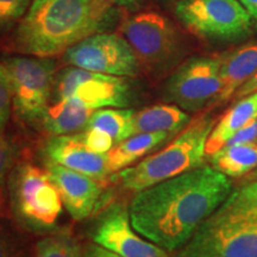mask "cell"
<instances>
[{"label":"cell","instance_id":"6da1fadb","mask_svg":"<svg viewBox=\"0 0 257 257\" xmlns=\"http://www.w3.org/2000/svg\"><path fill=\"white\" fill-rule=\"evenodd\" d=\"M231 192L229 176L201 166L136 193L128 205L131 223L144 238L175 252Z\"/></svg>","mask_w":257,"mask_h":257},{"label":"cell","instance_id":"7a4b0ae2","mask_svg":"<svg viewBox=\"0 0 257 257\" xmlns=\"http://www.w3.org/2000/svg\"><path fill=\"white\" fill-rule=\"evenodd\" d=\"M119 19L107 0H34L19 22L14 47L29 56L54 57L100 32Z\"/></svg>","mask_w":257,"mask_h":257},{"label":"cell","instance_id":"3957f363","mask_svg":"<svg viewBox=\"0 0 257 257\" xmlns=\"http://www.w3.org/2000/svg\"><path fill=\"white\" fill-rule=\"evenodd\" d=\"M172 257H257V181L229 197Z\"/></svg>","mask_w":257,"mask_h":257},{"label":"cell","instance_id":"277c9868","mask_svg":"<svg viewBox=\"0 0 257 257\" xmlns=\"http://www.w3.org/2000/svg\"><path fill=\"white\" fill-rule=\"evenodd\" d=\"M210 114L189 121L181 133L157 153L150 154L136 165L117 172L113 181L125 191L138 193L154 185L202 166L206 157L207 138L214 126Z\"/></svg>","mask_w":257,"mask_h":257},{"label":"cell","instance_id":"5b68a950","mask_svg":"<svg viewBox=\"0 0 257 257\" xmlns=\"http://www.w3.org/2000/svg\"><path fill=\"white\" fill-rule=\"evenodd\" d=\"M8 193L12 213L22 226L32 232L55 229L63 202L47 169L19 163L10 172Z\"/></svg>","mask_w":257,"mask_h":257},{"label":"cell","instance_id":"8992f818","mask_svg":"<svg viewBox=\"0 0 257 257\" xmlns=\"http://www.w3.org/2000/svg\"><path fill=\"white\" fill-rule=\"evenodd\" d=\"M12 93V108L25 123L42 121L55 88L56 63L51 57L11 56L2 60Z\"/></svg>","mask_w":257,"mask_h":257},{"label":"cell","instance_id":"52a82bcc","mask_svg":"<svg viewBox=\"0 0 257 257\" xmlns=\"http://www.w3.org/2000/svg\"><path fill=\"white\" fill-rule=\"evenodd\" d=\"M121 35L136 54L141 66L163 70L175 63L182 54L178 29L157 12H141L121 23Z\"/></svg>","mask_w":257,"mask_h":257},{"label":"cell","instance_id":"ba28073f","mask_svg":"<svg viewBox=\"0 0 257 257\" xmlns=\"http://www.w3.org/2000/svg\"><path fill=\"white\" fill-rule=\"evenodd\" d=\"M175 15L195 36L236 41L248 36L252 19L238 0H179Z\"/></svg>","mask_w":257,"mask_h":257},{"label":"cell","instance_id":"9c48e42d","mask_svg":"<svg viewBox=\"0 0 257 257\" xmlns=\"http://www.w3.org/2000/svg\"><path fill=\"white\" fill-rule=\"evenodd\" d=\"M56 100L73 99L93 111L106 107H127L133 100L126 78L70 67L55 79Z\"/></svg>","mask_w":257,"mask_h":257},{"label":"cell","instance_id":"30bf717a","mask_svg":"<svg viewBox=\"0 0 257 257\" xmlns=\"http://www.w3.org/2000/svg\"><path fill=\"white\" fill-rule=\"evenodd\" d=\"M64 61L70 67L121 78H135L142 68L123 35L108 31L75 44L64 53Z\"/></svg>","mask_w":257,"mask_h":257},{"label":"cell","instance_id":"8fae6325","mask_svg":"<svg viewBox=\"0 0 257 257\" xmlns=\"http://www.w3.org/2000/svg\"><path fill=\"white\" fill-rule=\"evenodd\" d=\"M220 59L193 57L181 64L165 86V99L186 112H198L219 96Z\"/></svg>","mask_w":257,"mask_h":257},{"label":"cell","instance_id":"7c38bea8","mask_svg":"<svg viewBox=\"0 0 257 257\" xmlns=\"http://www.w3.org/2000/svg\"><path fill=\"white\" fill-rule=\"evenodd\" d=\"M89 234L93 242L121 257H169L165 249L135 230L128 207L123 202H114L106 208Z\"/></svg>","mask_w":257,"mask_h":257},{"label":"cell","instance_id":"4fadbf2b","mask_svg":"<svg viewBox=\"0 0 257 257\" xmlns=\"http://www.w3.org/2000/svg\"><path fill=\"white\" fill-rule=\"evenodd\" d=\"M47 172L59 189L63 206L73 219H86L99 207L102 197L100 181L54 163H47Z\"/></svg>","mask_w":257,"mask_h":257},{"label":"cell","instance_id":"5bb4252c","mask_svg":"<svg viewBox=\"0 0 257 257\" xmlns=\"http://www.w3.org/2000/svg\"><path fill=\"white\" fill-rule=\"evenodd\" d=\"M47 163H54L102 181L111 174L106 154H96L83 143L80 133L53 136L43 146Z\"/></svg>","mask_w":257,"mask_h":257},{"label":"cell","instance_id":"9a60e30c","mask_svg":"<svg viewBox=\"0 0 257 257\" xmlns=\"http://www.w3.org/2000/svg\"><path fill=\"white\" fill-rule=\"evenodd\" d=\"M257 72V43L231 51L220 59V78L223 88L217 104L227 101L237 89Z\"/></svg>","mask_w":257,"mask_h":257},{"label":"cell","instance_id":"2e32d148","mask_svg":"<svg viewBox=\"0 0 257 257\" xmlns=\"http://www.w3.org/2000/svg\"><path fill=\"white\" fill-rule=\"evenodd\" d=\"M253 119H257V93L238 99L232 107L225 112L218 123L214 124L205 148L206 156L221 149L237 131Z\"/></svg>","mask_w":257,"mask_h":257},{"label":"cell","instance_id":"e0dca14e","mask_svg":"<svg viewBox=\"0 0 257 257\" xmlns=\"http://www.w3.org/2000/svg\"><path fill=\"white\" fill-rule=\"evenodd\" d=\"M191 117L174 104H159L135 113V134L166 133L176 136L187 126Z\"/></svg>","mask_w":257,"mask_h":257},{"label":"cell","instance_id":"ac0fdd59","mask_svg":"<svg viewBox=\"0 0 257 257\" xmlns=\"http://www.w3.org/2000/svg\"><path fill=\"white\" fill-rule=\"evenodd\" d=\"M173 136L166 133L135 134L115 144L108 152L107 161L111 174L131 167L168 142Z\"/></svg>","mask_w":257,"mask_h":257},{"label":"cell","instance_id":"d6986e66","mask_svg":"<svg viewBox=\"0 0 257 257\" xmlns=\"http://www.w3.org/2000/svg\"><path fill=\"white\" fill-rule=\"evenodd\" d=\"M93 112L73 99L56 100L49 106L41 124L51 136L70 135L83 130Z\"/></svg>","mask_w":257,"mask_h":257},{"label":"cell","instance_id":"ffe728a7","mask_svg":"<svg viewBox=\"0 0 257 257\" xmlns=\"http://www.w3.org/2000/svg\"><path fill=\"white\" fill-rule=\"evenodd\" d=\"M213 168L229 178H240L257 167V142L225 146L208 156Z\"/></svg>","mask_w":257,"mask_h":257},{"label":"cell","instance_id":"44dd1931","mask_svg":"<svg viewBox=\"0 0 257 257\" xmlns=\"http://www.w3.org/2000/svg\"><path fill=\"white\" fill-rule=\"evenodd\" d=\"M136 111L126 107H106L93 112L85 128H99L118 144L135 135L134 118ZM83 128V130H85Z\"/></svg>","mask_w":257,"mask_h":257},{"label":"cell","instance_id":"7402d4cb","mask_svg":"<svg viewBox=\"0 0 257 257\" xmlns=\"http://www.w3.org/2000/svg\"><path fill=\"white\" fill-rule=\"evenodd\" d=\"M35 257H83L80 245L69 233L44 237L36 245Z\"/></svg>","mask_w":257,"mask_h":257},{"label":"cell","instance_id":"603a6c76","mask_svg":"<svg viewBox=\"0 0 257 257\" xmlns=\"http://www.w3.org/2000/svg\"><path fill=\"white\" fill-rule=\"evenodd\" d=\"M14 163V150L11 144L0 134V218L5 210L6 192H8V180Z\"/></svg>","mask_w":257,"mask_h":257},{"label":"cell","instance_id":"cb8c5ba5","mask_svg":"<svg viewBox=\"0 0 257 257\" xmlns=\"http://www.w3.org/2000/svg\"><path fill=\"white\" fill-rule=\"evenodd\" d=\"M34 0H0V30L21 21Z\"/></svg>","mask_w":257,"mask_h":257},{"label":"cell","instance_id":"d4e9b609","mask_svg":"<svg viewBox=\"0 0 257 257\" xmlns=\"http://www.w3.org/2000/svg\"><path fill=\"white\" fill-rule=\"evenodd\" d=\"M80 136L85 146L96 154H107L115 146L113 138L99 128H85Z\"/></svg>","mask_w":257,"mask_h":257},{"label":"cell","instance_id":"484cf974","mask_svg":"<svg viewBox=\"0 0 257 257\" xmlns=\"http://www.w3.org/2000/svg\"><path fill=\"white\" fill-rule=\"evenodd\" d=\"M12 111V93L8 73L0 62V134L5 130Z\"/></svg>","mask_w":257,"mask_h":257},{"label":"cell","instance_id":"4316f807","mask_svg":"<svg viewBox=\"0 0 257 257\" xmlns=\"http://www.w3.org/2000/svg\"><path fill=\"white\" fill-rule=\"evenodd\" d=\"M253 142H257V119L250 121L246 126H244L239 131H237L227 141L225 146H237V144H246Z\"/></svg>","mask_w":257,"mask_h":257},{"label":"cell","instance_id":"83f0119b","mask_svg":"<svg viewBox=\"0 0 257 257\" xmlns=\"http://www.w3.org/2000/svg\"><path fill=\"white\" fill-rule=\"evenodd\" d=\"M0 257H25L8 231L0 224Z\"/></svg>","mask_w":257,"mask_h":257},{"label":"cell","instance_id":"f1b7e54d","mask_svg":"<svg viewBox=\"0 0 257 257\" xmlns=\"http://www.w3.org/2000/svg\"><path fill=\"white\" fill-rule=\"evenodd\" d=\"M83 257H121L96 243H89L83 250Z\"/></svg>","mask_w":257,"mask_h":257},{"label":"cell","instance_id":"f546056e","mask_svg":"<svg viewBox=\"0 0 257 257\" xmlns=\"http://www.w3.org/2000/svg\"><path fill=\"white\" fill-rule=\"evenodd\" d=\"M253 93H257V72L253 74L248 81L244 82L243 85L237 89L236 93H234V98L242 99L250 94H253Z\"/></svg>","mask_w":257,"mask_h":257},{"label":"cell","instance_id":"4dcf8cb0","mask_svg":"<svg viewBox=\"0 0 257 257\" xmlns=\"http://www.w3.org/2000/svg\"><path fill=\"white\" fill-rule=\"evenodd\" d=\"M107 2H110L117 8H123L130 10V11H136L141 4L140 0H107Z\"/></svg>","mask_w":257,"mask_h":257},{"label":"cell","instance_id":"1f68e13d","mask_svg":"<svg viewBox=\"0 0 257 257\" xmlns=\"http://www.w3.org/2000/svg\"><path fill=\"white\" fill-rule=\"evenodd\" d=\"M238 2L257 25V0H238Z\"/></svg>","mask_w":257,"mask_h":257},{"label":"cell","instance_id":"d6a6232c","mask_svg":"<svg viewBox=\"0 0 257 257\" xmlns=\"http://www.w3.org/2000/svg\"><path fill=\"white\" fill-rule=\"evenodd\" d=\"M252 179H255L256 181H257V169L255 170V173H253V174H252Z\"/></svg>","mask_w":257,"mask_h":257}]
</instances>
